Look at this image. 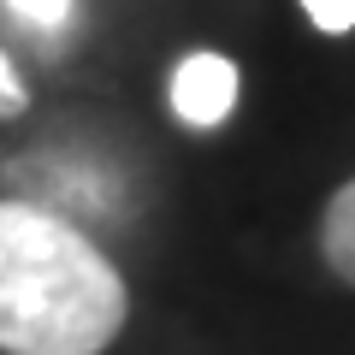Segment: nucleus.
<instances>
[{"label":"nucleus","instance_id":"f03ea898","mask_svg":"<svg viewBox=\"0 0 355 355\" xmlns=\"http://www.w3.org/2000/svg\"><path fill=\"white\" fill-rule=\"evenodd\" d=\"M237 107V65L225 53H184L172 71V113L196 130H214Z\"/></svg>","mask_w":355,"mask_h":355},{"label":"nucleus","instance_id":"7ed1b4c3","mask_svg":"<svg viewBox=\"0 0 355 355\" xmlns=\"http://www.w3.org/2000/svg\"><path fill=\"white\" fill-rule=\"evenodd\" d=\"M320 261L331 266V279L355 291V178L338 184L331 202L320 207Z\"/></svg>","mask_w":355,"mask_h":355},{"label":"nucleus","instance_id":"423d86ee","mask_svg":"<svg viewBox=\"0 0 355 355\" xmlns=\"http://www.w3.org/2000/svg\"><path fill=\"white\" fill-rule=\"evenodd\" d=\"M18 101H24V83L12 77V60L0 53V107H18Z\"/></svg>","mask_w":355,"mask_h":355},{"label":"nucleus","instance_id":"39448f33","mask_svg":"<svg viewBox=\"0 0 355 355\" xmlns=\"http://www.w3.org/2000/svg\"><path fill=\"white\" fill-rule=\"evenodd\" d=\"M18 18H30V24H42V30H53V24H65L71 18V0H6Z\"/></svg>","mask_w":355,"mask_h":355},{"label":"nucleus","instance_id":"f257e3e1","mask_svg":"<svg viewBox=\"0 0 355 355\" xmlns=\"http://www.w3.org/2000/svg\"><path fill=\"white\" fill-rule=\"evenodd\" d=\"M130 320V291L77 225L0 202V349L101 355Z\"/></svg>","mask_w":355,"mask_h":355},{"label":"nucleus","instance_id":"20e7f679","mask_svg":"<svg viewBox=\"0 0 355 355\" xmlns=\"http://www.w3.org/2000/svg\"><path fill=\"white\" fill-rule=\"evenodd\" d=\"M302 12L314 18V30H326V36H349L355 30V0H302Z\"/></svg>","mask_w":355,"mask_h":355}]
</instances>
